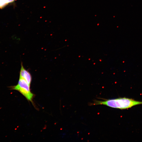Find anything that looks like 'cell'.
<instances>
[{
  "mask_svg": "<svg viewBox=\"0 0 142 142\" xmlns=\"http://www.w3.org/2000/svg\"><path fill=\"white\" fill-rule=\"evenodd\" d=\"M7 2L8 3H11L12 2H13L14 1H16V0H7Z\"/></svg>",
  "mask_w": 142,
  "mask_h": 142,
  "instance_id": "5",
  "label": "cell"
},
{
  "mask_svg": "<svg viewBox=\"0 0 142 142\" xmlns=\"http://www.w3.org/2000/svg\"><path fill=\"white\" fill-rule=\"evenodd\" d=\"M142 104V102L126 97L106 99L103 101L95 100L90 104L91 105H104L109 107L120 109L130 108L135 105Z\"/></svg>",
  "mask_w": 142,
  "mask_h": 142,
  "instance_id": "1",
  "label": "cell"
},
{
  "mask_svg": "<svg viewBox=\"0 0 142 142\" xmlns=\"http://www.w3.org/2000/svg\"><path fill=\"white\" fill-rule=\"evenodd\" d=\"M8 4L7 0H0V8L2 9L3 8Z\"/></svg>",
  "mask_w": 142,
  "mask_h": 142,
  "instance_id": "4",
  "label": "cell"
},
{
  "mask_svg": "<svg viewBox=\"0 0 142 142\" xmlns=\"http://www.w3.org/2000/svg\"><path fill=\"white\" fill-rule=\"evenodd\" d=\"M19 77L25 80L30 85L32 80L31 75L30 73L24 68L22 63L20 72Z\"/></svg>",
  "mask_w": 142,
  "mask_h": 142,
  "instance_id": "3",
  "label": "cell"
},
{
  "mask_svg": "<svg viewBox=\"0 0 142 142\" xmlns=\"http://www.w3.org/2000/svg\"><path fill=\"white\" fill-rule=\"evenodd\" d=\"M30 86L25 80L19 77L17 84L12 88L20 92L27 100L32 103L34 94L31 91Z\"/></svg>",
  "mask_w": 142,
  "mask_h": 142,
  "instance_id": "2",
  "label": "cell"
}]
</instances>
